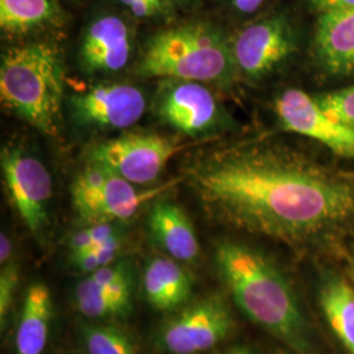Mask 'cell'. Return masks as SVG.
<instances>
[{"instance_id":"obj_1","label":"cell","mask_w":354,"mask_h":354,"mask_svg":"<svg viewBox=\"0 0 354 354\" xmlns=\"http://www.w3.org/2000/svg\"><path fill=\"white\" fill-rule=\"evenodd\" d=\"M184 178L216 222L292 247L330 239L354 223L353 174L277 142L206 152Z\"/></svg>"},{"instance_id":"obj_2","label":"cell","mask_w":354,"mask_h":354,"mask_svg":"<svg viewBox=\"0 0 354 354\" xmlns=\"http://www.w3.org/2000/svg\"><path fill=\"white\" fill-rule=\"evenodd\" d=\"M216 273L241 313L294 354H314L311 329L297 294L276 264L248 244L221 241Z\"/></svg>"},{"instance_id":"obj_3","label":"cell","mask_w":354,"mask_h":354,"mask_svg":"<svg viewBox=\"0 0 354 354\" xmlns=\"http://www.w3.org/2000/svg\"><path fill=\"white\" fill-rule=\"evenodd\" d=\"M137 74L227 87L239 75L232 41L214 24L187 21L158 30L140 53Z\"/></svg>"},{"instance_id":"obj_4","label":"cell","mask_w":354,"mask_h":354,"mask_svg":"<svg viewBox=\"0 0 354 354\" xmlns=\"http://www.w3.org/2000/svg\"><path fill=\"white\" fill-rule=\"evenodd\" d=\"M64 70L59 50L36 41L13 46L1 57L3 104L30 127L48 136L61 130Z\"/></svg>"},{"instance_id":"obj_5","label":"cell","mask_w":354,"mask_h":354,"mask_svg":"<svg viewBox=\"0 0 354 354\" xmlns=\"http://www.w3.org/2000/svg\"><path fill=\"white\" fill-rule=\"evenodd\" d=\"M178 180L158 187L140 188L100 165H86L71 184V200L76 214L87 225L125 221L140 207L160 197Z\"/></svg>"},{"instance_id":"obj_6","label":"cell","mask_w":354,"mask_h":354,"mask_svg":"<svg viewBox=\"0 0 354 354\" xmlns=\"http://www.w3.org/2000/svg\"><path fill=\"white\" fill-rule=\"evenodd\" d=\"M183 149L175 138L156 133H125L93 145L88 163L100 165L127 181L147 187L163 174L168 162Z\"/></svg>"},{"instance_id":"obj_7","label":"cell","mask_w":354,"mask_h":354,"mask_svg":"<svg viewBox=\"0 0 354 354\" xmlns=\"http://www.w3.org/2000/svg\"><path fill=\"white\" fill-rule=\"evenodd\" d=\"M158 117L177 131L194 137H209L232 125L226 109L205 83L165 80L156 96Z\"/></svg>"},{"instance_id":"obj_8","label":"cell","mask_w":354,"mask_h":354,"mask_svg":"<svg viewBox=\"0 0 354 354\" xmlns=\"http://www.w3.org/2000/svg\"><path fill=\"white\" fill-rule=\"evenodd\" d=\"M6 189L26 227L39 235L49 225L53 197L50 172L24 147L10 145L0 155Z\"/></svg>"},{"instance_id":"obj_9","label":"cell","mask_w":354,"mask_h":354,"mask_svg":"<svg viewBox=\"0 0 354 354\" xmlns=\"http://www.w3.org/2000/svg\"><path fill=\"white\" fill-rule=\"evenodd\" d=\"M297 38L283 13H272L244 26L232 41L239 75L261 80L272 75L295 50Z\"/></svg>"},{"instance_id":"obj_10","label":"cell","mask_w":354,"mask_h":354,"mask_svg":"<svg viewBox=\"0 0 354 354\" xmlns=\"http://www.w3.org/2000/svg\"><path fill=\"white\" fill-rule=\"evenodd\" d=\"M234 323L225 299L210 295L168 320L159 332L158 344L169 354L203 353L226 340Z\"/></svg>"},{"instance_id":"obj_11","label":"cell","mask_w":354,"mask_h":354,"mask_svg":"<svg viewBox=\"0 0 354 354\" xmlns=\"http://www.w3.org/2000/svg\"><path fill=\"white\" fill-rule=\"evenodd\" d=\"M70 105L76 122L82 127L124 130L140 121L147 102L140 87L108 82L74 93Z\"/></svg>"},{"instance_id":"obj_12","label":"cell","mask_w":354,"mask_h":354,"mask_svg":"<svg viewBox=\"0 0 354 354\" xmlns=\"http://www.w3.org/2000/svg\"><path fill=\"white\" fill-rule=\"evenodd\" d=\"M274 113L283 130L317 140L330 151L354 160V127L324 113L315 96L302 89H286L274 100Z\"/></svg>"},{"instance_id":"obj_13","label":"cell","mask_w":354,"mask_h":354,"mask_svg":"<svg viewBox=\"0 0 354 354\" xmlns=\"http://www.w3.org/2000/svg\"><path fill=\"white\" fill-rule=\"evenodd\" d=\"M136 49L134 29L115 13H102L86 26L79 45V64L92 75L122 71Z\"/></svg>"},{"instance_id":"obj_14","label":"cell","mask_w":354,"mask_h":354,"mask_svg":"<svg viewBox=\"0 0 354 354\" xmlns=\"http://www.w3.org/2000/svg\"><path fill=\"white\" fill-rule=\"evenodd\" d=\"M314 54L329 75H353L354 8L319 13Z\"/></svg>"},{"instance_id":"obj_15","label":"cell","mask_w":354,"mask_h":354,"mask_svg":"<svg viewBox=\"0 0 354 354\" xmlns=\"http://www.w3.org/2000/svg\"><path fill=\"white\" fill-rule=\"evenodd\" d=\"M147 228L155 241L169 257L190 263L200 254V243L188 215L171 201L158 200L147 216Z\"/></svg>"},{"instance_id":"obj_16","label":"cell","mask_w":354,"mask_h":354,"mask_svg":"<svg viewBox=\"0 0 354 354\" xmlns=\"http://www.w3.org/2000/svg\"><path fill=\"white\" fill-rule=\"evenodd\" d=\"M54 317L51 291L44 282L32 283L26 292L15 335L16 354H42Z\"/></svg>"},{"instance_id":"obj_17","label":"cell","mask_w":354,"mask_h":354,"mask_svg":"<svg viewBox=\"0 0 354 354\" xmlns=\"http://www.w3.org/2000/svg\"><path fill=\"white\" fill-rule=\"evenodd\" d=\"M142 286L146 301L159 311H174L188 302L189 273L172 257H152L145 266Z\"/></svg>"},{"instance_id":"obj_18","label":"cell","mask_w":354,"mask_h":354,"mask_svg":"<svg viewBox=\"0 0 354 354\" xmlns=\"http://www.w3.org/2000/svg\"><path fill=\"white\" fill-rule=\"evenodd\" d=\"M317 302L323 317L348 354H354V286L336 273L319 282Z\"/></svg>"},{"instance_id":"obj_19","label":"cell","mask_w":354,"mask_h":354,"mask_svg":"<svg viewBox=\"0 0 354 354\" xmlns=\"http://www.w3.org/2000/svg\"><path fill=\"white\" fill-rule=\"evenodd\" d=\"M57 0H0V28L8 36H28L64 24Z\"/></svg>"},{"instance_id":"obj_20","label":"cell","mask_w":354,"mask_h":354,"mask_svg":"<svg viewBox=\"0 0 354 354\" xmlns=\"http://www.w3.org/2000/svg\"><path fill=\"white\" fill-rule=\"evenodd\" d=\"M74 302L79 313L91 320L127 317L131 310V298L117 295L89 277L77 282Z\"/></svg>"},{"instance_id":"obj_21","label":"cell","mask_w":354,"mask_h":354,"mask_svg":"<svg viewBox=\"0 0 354 354\" xmlns=\"http://www.w3.org/2000/svg\"><path fill=\"white\" fill-rule=\"evenodd\" d=\"M88 354H137L136 345L124 330L106 324H88L82 330Z\"/></svg>"},{"instance_id":"obj_22","label":"cell","mask_w":354,"mask_h":354,"mask_svg":"<svg viewBox=\"0 0 354 354\" xmlns=\"http://www.w3.org/2000/svg\"><path fill=\"white\" fill-rule=\"evenodd\" d=\"M315 100L329 117L354 127V86L317 95Z\"/></svg>"},{"instance_id":"obj_23","label":"cell","mask_w":354,"mask_h":354,"mask_svg":"<svg viewBox=\"0 0 354 354\" xmlns=\"http://www.w3.org/2000/svg\"><path fill=\"white\" fill-rule=\"evenodd\" d=\"M87 277L112 290H133V270L127 260L102 266Z\"/></svg>"},{"instance_id":"obj_24","label":"cell","mask_w":354,"mask_h":354,"mask_svg":"<svg viewBox=\"0 0 354 354\" xmlns=\"http://www.w3.org/2000/svg\"><path fill=\"white\" fill-rule=\"evenodd\" d=\"M131 17L140 21L168 20L172 15L169 0H117Z\"/></svg>"},{"instance_id":"obj_25","label":"cell","mask_w":354,"mask_h":354,"mask_svg":"<svg viewBox=\"0 0 354 354\" xmlns=\"http://www.w3.org/2000/svg\"><path fill=\"white\" fill-rule=\"evenodd\" d=\"M19 282V268L15 263L1 266L0 272V323L4 329Z\"/></svg>"},{"instance_id":"obj_26","label":"cell","mask_w":354,"mask_h":354,"mask_svg":"<svg viewBox=\"0 0 354 354\" xmlns=\"http://www.w3.org/2000/svg\"><path fill=\"white\" fill-rule=\"evenodd\" d=\"M122 244H124V236L118 231L117 234H114L113 236H111L108 241L99 244L95 248V252L97 254V260H99L100 268L109 266L117 260L118 254L122 250Z\"/></svg>"},{"instance_id":"obj_27","label":"cell","mask_w":354,"mask_h":354,"mask_svg":"<svg viewBox=\"0 0 354 354\" xmlns=\"http://www.w3.org/2000/svg\"><path fill=\"white\" fill-rule=\"evenodd\" d=\"M310 4L319 13L354 8V0H310Z\"/></svg>"},{"instance_id":"obj_28","label":"cell","mask_w":354,"mask_h":354,"mask_svg":"<svg viewBox=\"0 0 354 354\" xmlns=\"http://www.w3.org/2000/svg\"><path fill=\"white\" fill-rule=\"evenodd\" d=\"M228 6L241 15H252L257 12L266 0H226Z\"/></svg>"},{"instance_id":"obj_29","label":"cell","mask_w":354,"mask_h":354,"mask_svg":"<svg viewBox=\"0 0 354 354\" xmlns=\"http://www.w3.org/2000/svg\"><path fill=\"white\" fill-rule=\"evenodd\" d=\"M12 251V243H11L10 236L6 232H1V236H0V263H1V266L12 263L11 261Z\"/></svg>"},{"instance_id":"obj_30","label":"cell","mask_w":354,"mask_h":354,"mask_svg":"<svg viewBox=\"0 0 354 354\" xmlns=\"http://www.w3.org/2000/svg\"><path fill=\"white\" fill-rule=\"evenodd\" d=\"M172 3V6H181V7H188V6H193L200 0H169Z\"/></svg>"},{"instance_id":"obj_31","label":"cell","mask_w":354,"mask_h":354,"mask_svg":"<svg viewBox=\"0 0 354 354\" xmlns=\"http://www.w3.org/2000/svg\"><path fill=\"white\" fill-rule=\"evenodd\" d=\"M226 354H254L251 349L248 348H243V346H238V348H232L231 351H228Z\"/></svg>"},{"instance_id":"obj_32","label":"cell","mask_w":354,"mask_h":354,"mask_svg":"<svg viewBox=\"0 0 354 354\" xmlns=\"http://www.w3.org/2000/svg\"><path fill=\"white\" fill-rule=\"evenodd\" d=\"M276 354H294L292 352H290V351H279V352H276Z\"/></svg>"},{"instance_id":"obj_33","label":"cell","mask_w":354,"mask_h":354,"mask_svg":"<svg viewBox=\"0 0 354 354\" xmlns=\"http://www.w3.org/2000/svg\"><path fill=\"white\" fill-rule=\"evenodd\" d=\"M353 176H354V175H353Z\"/></svg>"}]
</instances>
